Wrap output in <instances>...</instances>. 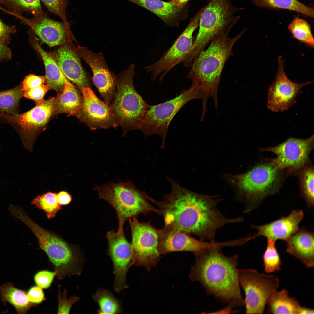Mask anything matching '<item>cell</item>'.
Returning <instances> with one entry per match:
<instances>
[{"label":"cell","mask_w":314,"mask_h":314,"mask_svg":"<svg viewBox=\"0 0 314 314\" xmlns=\"http://www.w3.org/2000/svg\"><path fill=\"white\" fill-rule=\"evenodd\" d=\"M172 187L163 200L150 201L158 207L165 226L197 236L203 241L215 242L217 231L226 225L240 223V217L228 218L218 208L222 199L217 196L194 192L167 177Z\"/></svg>","instance_id":"6da1fadb"},{"label":"cell","mask_w":314,"mask_h":314,"mask_svg":"<svg viewBox=\"0 0 314 314\" xmlns=\"http://www.w3.org/2000/svg\"><path fill=\"white\" fill-rule=\"evenodd\" d=\"M221 249H214L195 254V262L189 278L199 282L208 295L234 307L244 305L239 282L238 256H225Z\"/></svg>","instance_id":"7a4b0ae2"},{"label":"cell","mask_w":314,"mask_h":314,"mask_svg":"<svg viewBox=\"0 0 314 314\" xmlns=\"http://www.w3.org/2000/svg\"><path fill=\"white\" fill-rule=\"evenodd\" d=\"M231 30L222 32L212 40L207 49L201 51L195 59L187 74V78L202 93L203 115L207 112V101L210 97L213 100L217 110V94L222 70L228 60L233 55V45L246 30L244 29L235 37L230 38L228 34Z\"/></svg>","instance_id":"3957f363"},{"label":"cell","mask_w":314,"mask_h":314,"mask_svg":"<svg viewBox=\"0 0 314 314\" xmlns=\"http://www.w3.org/2000/svg\"><path fill=\"white\" fill-rule=\"evenodd\" d=\"M268 161L245 173L226 176L235 188L237 198L245 204V213L257 208L266 197L277 193L284 181V172L271 159Z\"/></svg>","instance_id":"277c9868"},{"label":"cell","mask_w":314,"mask_h":314,"mask_svg":"<svg viewBox=\"0 0 314 314\" xmlns=\"http://www.w3.org/2000/svg\"><path fill=\"white\" fill-rule=\"evenodd\" d=\"M94 189L97 192L99 199L106 201L116 211L119 233L124 232V223L130 218L141 214L146 215L152 212L160 215L159 210L149 202L150 197L129 180L96 185Z\"/></svg>","instance_id":"5b68a950"},{"label":"cell","mask_w":314,"mask_h":314,"mask_svg":"<svg viewBox=\"0 0 314 314\" xmlns=\"http://www.w3.org/2000/svg\"><path fill=\"white\" fill-rule=\"evenodd\" d=\"M243 9L234 7L230 0H209L200 15L198 33L183 58L184 63L191 66L209 42L222 32L231 29L240 17L234 14Z\"/></svg>","instance_id":"8992f818"},{"label":"cell","mask_w":314,"mask_h":314,"mask_svg":"<svg viewBox=\"0 0 314 314\" xmlns=\"http://www.w3.org/2000/svg\"><path fill=\"white\" fill-rule=\"evenodd\" d=\"M135 68L132 63L116 76L115 93L110 105L119 121L123 136L130 131L140 129L150 106L134 87Z\"/></svg>","instance_id":"52a82bcc"},{"label":"cell","mask_w":314,"mask_h":314,"mask_svg":"<svg viewBox=\"0 0 314 314\" xmlns=\"http://www.w3.org/2000/svg\"><path fill=\"white\" fill-rule=\"evenodd\" d=\"M33 232L40 248L47 255L58 279L81 274L84 259L78 247L39 225L34 228Z\"/></svg>","instance_id":"ba28073f"},{"label":"cell","mask_w":314,"mask_h":314,"mask_svg":"<svg viewBox=\"0 0 314 314\" xmlns=\"http://www.w3.org/2000/svg\"><path fill=\"white\" fill-rule=\"evenodd\" d=\"M202 92L192 83L187 90L183 89L174 98L157 105H150L140 129L145 138L157 135L162 139L161 148H165L168 127L172 120L186 104L195 99H202Z\"/></svg>","instance_id":"9c48e42d"},{"label":"cell","mask_w":314,"mask_h":314,"mask_svg":"<svg viewBox=\"0 0 314 314\" xmlns=\"http://www.w3.org/2000/svg\"><path fill=\"white\" fill-rule=\"evenodd\" d=\"M56 97L44 99L29 111L20 114H0V119L12 126L20 136L24 147L32 151L35 141L55 116Z\"/></svg>","instance_id":"30bf717a"},{"label":"cell","mask_w":314,"mask_h":314,"mask_svg":"<svg viewBox=\"0 0 314 314\" xmlns=\"http://www.w3.org/2000/svg\"><path fill=\"white\" fill-rule=\"evenodd\" d=\"M238 272L239 284L245 294L246 313H263L270 297L279 287V279L253 269H238Z\"/></svg>","instance_id":"8fae6325"},{"label":"cell","mask_w":314,"mask_h":314,"mask_svg":"<svg viewBox=\"0 0 314 314\" xmlns=\"http://www.w3.org/2000/svg\"><path fill=\"white\" fill-rule=\"evenodd\" d=\"M128 220L131 234L133 264L149 271L152 267H156L161 258L158 250V229L151 225V220L140 222L134 216Z\"/></svg>","instance_id":"7c38bea8"},{"label":"cell","mask_w":314,"mask_h":314,"mask_svg":"<svg viewBox=\"0 0 314 314\" xmlns=\"http://www.w3.org/2000/svg\"><path fill=\"white\" fill-rule=\"evenodd\" d=\"M204 8L201 9L191 19L185 29L176 39L172 46L155 63L145 68L147 72L154 80L159 77L162 81L167 74L181 63L192 48L194 41L193 33L199 27L200 15Z\"/></svg>","instance_id":"4fadbf2b"},{"label":"cell","mask_w":314,"mask_h":314,"mask_svg":"<svg viewBox=\"0 0 314 314\" xmlns=\"http://www.w3.org/2000/svg\"><path fill=\"white\" fill-rule=\"evenodd\" d=\"M314 135L306 139L290 138L273 147L260 148L261 152L270 151L277 157L271 159L286 175L297 174L305 165L310 161L309 154L313 149Z\"/></svg>","instance_id":"5bb4252c"},{"label":"cell","mask_w":314,"mask_h":314,"mask_svg":"<svg viewBox=\"0 0 314 314\" xmlns=\"http://www.w3.org/2000/svg\"><path fill=\"white\" fill-rule=\"evenodd\" d=\"M83 98V106L76 117L91 130L116 128L120 126L111 105L100 100L91 88L80 89Z\"/></svg>","instance_id":"9a60e30c"},{"label":"cell","mask_w":314,"mask_h":314,"mask_svg":"<svg viewBox=\"0 0 314 314\" xmlns=\"http://www.w3.org/2000/svg\"><path fill=\"white\" fill-rule=\"evenodd\" d=\"M158 250L164 255L172 252L187 251L194 254L208 250L227 247V241L206 242L197 239L190 234L164 226L158 229Z\"/></svg>","instance_id":"2e32d148"},{"label":"cell","mask_w":314,"mask_h":314,"mask_svg":"<svg viewBox=\"0 0 314 314\" xmlns=\"http://www.w3.org/2000/svg\"><path fill=\"white\" fill-rule=\"evenodd\" d=\"M278 68L274 81L268 89V108L274 112L288 109L295 103L300 90L312 83L306 81L301 83L293 82L286 74L284 60L281 56L278 59Z\"/></svg>","instance_id":"e0dca14e"},{"label":"cell","mask_w":314,"mask_h":314,"mask_svg":"<svg viewBox=\"0 0 314 314\" xmlns=\"http://www.w3.org/2000/svg\"><path fill=\"white\" fill-rule=\"evenodd\" d=\"M75 48L80 58L91 68L93 83L104 101L110 104L115 93L116 76L109 68L102 54L79 45Z\"/></svg>","instance_id":"ac0fdd59"},{"label":"cell","mask_w":314,"mask_h":314,"mask_svg":"<svg viewBox=\"0 0 314 314\" xmlns=\"http://www.w3.org/2000/svg\"><path fill=\"white\" fill-rule=\"evenodd\" d=\"M106 237L109 254L114 266V289L119 292L127 287L126 283V274L133 264L131 244L127 241L124 232L119 233L109 231Z\"/></svg>","instance_id":"d6986e66"},{"label":"cell","mask_w":314,"mask_h":314,"mask_svg":"<svg viewBox=\"0 0 314 314\" xmlns=\"http://www.w3.org/2000/svg\"><path fill=\"white\" fill-rule=\"evenodd\" d=\"M13 16L20 19L23 24L28 26L36 36L50 47L64 45L68 37L72 35L69 25L51 19L45 13L31 19L22 15Z\"/></svg>","instance_id":"ffe728a7"},{"label":"cell","mask_w":314,"mask_h":314,"mask_svg":"<svg viewBox=\"0 0 314 314\" xmlns=\"http://www.w3.org/2000/svg\"><path fill=\"white\" fill-rule=\"evenodd\" d=\"M66 43L56 50L48 52L64 75L80 89L91 88L90 78L81 64L80 57L69 39Z\"/></svg>","instance_id":"44dd1931"},{"label":"cell","mask_w":314,"mask_h":314,"mask_svg":"<svg viewBox=\"0 0 314 314\" xmlns=\"http://www.w3.org/2000/svg\"><path fill=\"white\" fill-rule=\"evenodd\" d=\"M304 216L302 210H293L288 216L268 224L261 225L251 224V227L258 231L256 234H253L254 237L255 238L261 236L266 238L267 240L275 242L278 240L286 241L299 229V224Z\"/></svg>","instance_id":"7402d4cb"},{"label":"cell","mask_w":314,"mask_h":314,"mask_svg":"<svg viewBox=\"0 0 314 314\" xmlns=\"http://www.w3.org/2000/svg\"><path fill=\"white\" fill-rule=\"evenodd\" d=\"M286 251L298 258L307 268L314 265L313 232L305 228L299 229L286 241Z\"/></svg>","instance_id":"603a6c76"},{"label":"cell","mask_w":314,"mask_h":314,"mask_svg":"<svg viewBox=\"0 0 314 314\" xmlns=\"http://www.w3.org/2000/svg\"><path fill=\"white\" fill-rule=\"evenodd\" d=\"M30 44L40 55L44 65L46 84L50 89L57 92L63 89L67 78L60 70L53 58L42 47L38 38L31 29L28 31Z\"/></svg>","instance_id":"cb8c5ba5"},{"label":"cell","mask_w":314,"mask_h":314,"mask_svg":"<svg viewBox=\"0 0 314 314\" xmlns=\"http://www.w3.org/2000/svg\"><path fill=\"white\" fill-rule=\"evenodd\" d=\"M144 8L158 17L167 26L177 27L184 6L161 0H126Z\"/></svg>","instance_id":"d4e9b609"},{"label":"cell","mask_w":314,"mask_h":314,"mask_svg":"<svg viewBox=\"0 0 314 314\" xmlns=\"http://www.w3.org/2000/svg\"><path fill=\"white\" fill-rule=\"evenodd\" d=\"M83 103L82 93L67 78L63 90L56 97L55 115L65 113L76 116Z\"/></svg>","instance_id":"484cf974"},{"label":"cell","mask_w":314,"mask_h":314,"mask_svg":"<svg viewBox=\"0 0 314 314\" xmlns=\"http://www.w3.org/2000/svg\"><path fill=\"white\" fill-rule=\"evenodd\" d=\"M267 304L268 313L271 314H299L302 307L297 300L289 296L288 291L284 289L273 293Z\"/></svg>","instance_id":"4316f807"},{"label":"cell","mask_w":314,"mask_h":314,"mask_svg":"<svg viewBox=\"0 0 314 314\" xmlns=\"http://www.w3.org/2000/svg\"><path fill=\"white\" fill-rule=\"evenodd\" d=\"M0 295L3 301L12 305L18 313H25L33 306V304L28 300L26 292L15 288L10 282L0 287Z\"/></svg>","instance_id":"83f0119b"},{"label":"cell","mask_w":314,"mask_h":314,"mask_svg":"<svg viewBox=\"0 0 314 314\" xmlns=\"http://www.w3.org/2000/svg\"><path fill=\"white\" fill-rule=\"evenodd\" d=\"M256 6L271 9H286L313 18L314 8L307 6L298 0H249Z\"/></svg>","instance_id":"f1b7e54d"},{"label":"cell","mask_w":314,"mask_h":314,"mask_svg":"<svg viewBox=\"0 0 314 314\" xmlns=\"http://www.w3.org/2000/svg\"><path fill=\"white\" fill-rule=\"evenodd\" d=\"M0 9L9 14L22 15L28 12L34 16L44 13L41 6L40 0H0Z\"/></svg>","instance_id":"f546056e"},{"label":"cell","mask_w":314,"mask_h":314,"mask_svg":"<svg viewBox=\"0 0 314 314\" xmlns=\"http://www.w3.org/2000/svg\"><path fill=\"white\" fill-rule=\"evenodd\" d=\"M300 195L306 201L308 208L314 207V167L309 161L299 172Z\"/></svg>","instance_id":"4dcf8cb0"},{"label":"cell","mask_w":314,"mask_h":314,"mask_svg":"<svg viewBox=\"0 0 314 314\" xmlns=\"http://www.w3.org/2000/svg\"><path fill=\"white\" fill-rule=\"evenodd\" d=\"M23 93L20 84L8 90H0V114H18L19 101Z\"/></svg>","instance_id":"1f68e13d"},{"label":"cell","mask_w":314,"mask_h":314,"mask_svg":"<svg viewBox=\"0 0 314 314\" xmlns=\"http://www.w3.org/2000/svg\"><path fill=\"white\" fill-rule=\"evenodd\" d=\"M31 204L35 207L44 210L48 219L54 218L57 213L62 209L58 203L57 193L48 192L35 197Z\"/></svg>","instance_id":"d6a6232c"},{"label":"cell","mask_w":314,"mask_h":314,"mask_svg":"<svg viewBox=\"0 0 314 314\" xmlns=\"http://www.w3.org/2000/svg\"><path fill=\"white\" fill-rule=\"evenodd\" d=\"M288 29L293 37L311 47L314 46V38L310 24L304 19L295 17L289 24Z\"/></svg>","instance_id":"836d02e7"},{"label":"cell","mask_w":314,"mask_h":314,"mask_svg":"<svg viewBox=\"0 0 314 314\" xmlns=\"http://www.w3.org/2000/svg\"><path fill=\"white\" fill-rule=\"evenodd\" d=\"M99 305L100 314H118L121 312L119 301L110 292L104 289L99 290L93 296Z\"/></svg>","instance_id":"e575fe53"},{"label":"cell","mask_w":314,"mask_h":314,"mask_svg":"<svg viewBox=\"0 0 314 314\" xmlns=\"http://www.w3.org/2000/svg\"><path fill=\"white\" fill-rule=\"evenodd\" d=\"M265 272L267 273L281 270L282 262L275 246V242L267 240V246L263 256Z\"/></svg>","instance_id":"d590c367"},{"label":"cell","mask_w":314,"mask_h":314,"mask_svg":"<svg viewBox=\"0 0 314 314\" xmlns=\"http://www.w3.org/2000/svg\"><path fill=\"white\" fill-rule=\"evenodd\" d=\"M50 12L60 17L65 23L69 25L66 10L69 4L67 0H41Z\"/></svg>","instance_id":"8d00e7d4"},{"label":"cell","mask_w":314,"mask_h":314,"mask_svg":"<svg viewBox=\"0 0 314 314\" xmlns=\"http://www.w3.org/2000/svg\"><path fill=\"white\" fill-rule=\"evenodd\" d=\"M67 290L65 289H64L63 292H61L59 288L58 296V314H69L73 305L80 300L79 297L75 296L68 299L67 297Z\"/></svg>","instance_id":"74e56055"},{"label":"cell","mask_w":314,"mask_h":314,"mask_svg":"<svg viewBox=\"0 0 314 314\" xmlns=\"http://www.w3.org/2000/svg\"><path fill=\"white\" fill-rule=\"evenodd\" d=\"M45 83L24 92L23 97L34 101L38 104L44 100L46 93L50 89Z\"/></svg>","instance_id":"f35d334b"},{"label":"cell","mask_w":314,"mask_h":314,"mask_svg":"<svg viewBox=\"0 0 314 314\" xmlns=\"http://www.w3.org/2000/svg\"><path fill=\"white\" fill-rule=\"evenodd\" d=\"M46 83L45 76L30 74L26 76L20 84L24 92Z\"/></svg>","instance_id":"ab89813d"},{"label":"cell","mask_w":314,"mask_h":314,"mask_svg":"<svg viewBox=\"0 0 314 314\" xmlns=\"http://www.w3.org/2000/svg\"><path fill=\"white\" fill-rule=\"evenodd\" d=\"M55 276L54 272L42 270L35 274L34 280L37 286L42 288L47 289L50 286Z\"/></svg>","instance_id":"60d3db41"},{"label":"cell","mask_w":314,"mask_h":314,"mask_svg":"<svg viewBox=\"0 0 314 314\" xmlns=\"http://www.w3.org/2000/svg\"><path fill=\"white\" fill-rule=\"evenodd\" d=\"M16 32L14 26H9L4 23L0 18V41L8 44L11 40V35Z\"/></svg>","instance_id":"b9f144b4"},{"label":"cell","mask_w":314,"mask_h":314,"mask_svg":"<svg viewBox=\"0 0 314 314\" xmlns=\"http://www.w3.org/2000/svg\"><path fill=\"white\" fill-rule=\"evenodd\" d=\"M29 301L32 304H38L44 300V295L41 288L38 286L32 287L27 293Z\"/></svg>","instance_id":"7bdbcfd3"},{"label":"cell","mask_w":314,"mask_h":314,"mask_svg":"<svg viewBox=\"0 0 314 314\" xmlns=\"http://www.w3.org/2000/svg\"><path fill=\"white\" fill-rule=\"evenodd\" d=\"M11 57L10 49L6 44L0 41V62L9 60Z\"/></svg>","instance_id":"ee69618b"},{"label":"cell","mask_w":314,"mask_h":314,"mask_svg":"<svg viewBox=\"0 0 314 314\" xmlns=\"http://www.w3.org/2000/svg\"><path fill=\"white\" fill-rule=\"evenodd\" d=\"M58 203L61 205H66L69 204L72 200L71 195L66 191H62L57 193Z\"/></svg>","instance_id":"f6af8a7d"},{"label":"cell","mask_w":314,"mask_h":314,"mask_svg":"<svg viewBox=\"0 0 314 314\" xmlns=\"http://www.w3.org/2000/svg\"><path fill=\"white\" fill-rule=\"evenodd\" d=\"M314 310L313 309L302 307L299 314H313Z\"/></svg>","instance_id":"bcb514c9"},{"label":"cell","mask_w":314,"mask_h":314,"mask_svg":"<svg viewBox=\"0 0 314 314\" xmlns=\"http://www.w3.org/2000/svg\"><path fill=\"white\" fill-rule=\"evenodd\" d=\"M189 0H172L170 1L179 6H184Z\"/></svg>","instance_id":"7dc6e473"}]
</instances>
